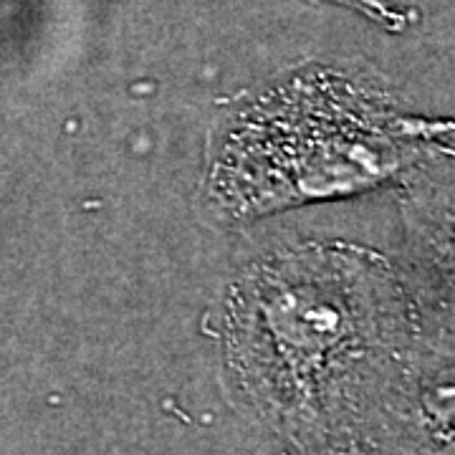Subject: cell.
<instances>
[{
	"mask_svg": "<svg viewBox=\"0 0 455 455\" xmlns=\"http://www.w3.org/2000/svg\"><path fill=\"white\" fill-rule=\"evenodd\" d=\"M427 130L349 84H291L245 114L215 167L241 215L377 185L420 155Z\"/></svg>",
	"mask_w": 455,
	"mask_h": 455,
	"instance_id": "cell-1",
	"label": "cell"
},
{
	"mask_svg": "<svg viewBox=\"0 0 455 455\" xmlns=\"http://www.w3.org/2000/svg\"><path fill=\"white\" fill-rule=\"evenodd\" d=\"M337 3H352V5H357V8L367 11V13H372V16L379 13V8H377V3H374V0H337Z\"/></svg>",
	"mask_w": 455,
	"mask_h": 455,
	"instance_id": "cell-2",
	"label": "cell"
}]
</instances>
